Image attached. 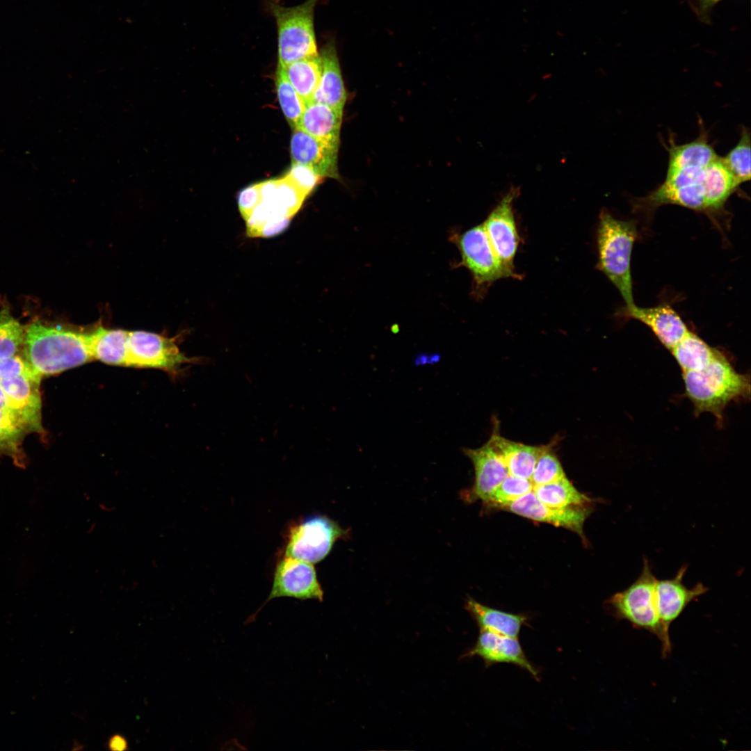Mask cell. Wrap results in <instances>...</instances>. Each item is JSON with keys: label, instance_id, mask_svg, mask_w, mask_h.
Segmentation results:
<instances>
[{"label": "cell", "instance_id": "cell-8", "mask_svg": "<svg viewBox=\"0 0 751 751\" xmlns=\"http://www.w3.org/2000/svg\"><path fill=\"white\" fill-rule=\"evenodd\" d=\"M451 240L457 245L461 255L458 266L467 268L472 275L474 291H478L501 278L517 277L514 270L507 268L499 259L483 225L460 234H453Z\"/></svg>", "mask_w": 751, "mask_h": 751}, {"label": "cell", "instance_id": "cell-7", "mask_svg": "<svg viewBox=\"0 0 751 751\" xmlns=\"http://www.w3.org/2000/svg\"><path fill=\"white\" fill-rule=\"evenodd\" d=\"M348 535V530L326 516H310L289 528L284 556L314 565L328 556L337 540Z\"/></svg>", "mask_w": 751, "mask_h": 751}, {"label": "cell", "instance_id": "cell-10", "mask_svg": "<svg viewBox=\"0 0 751 751\" xmlns=\"http://www.w3.org/2000/svg\"><path fill=\"white\" fill-rule=\"evenodd\" d=\"M323 595L314 565L284 556L277 563L272 588L262 606L280 597L322 601Z\"/></svg>", "mask_w": 751, "mask_h": 751}, {"label": "cell", "instance_id": "cell-35", "mask_svg": "<svg viewBox=\"0 0 751 751\" xmlns=\"http://www.w3.org/2000/svg\"><path fill=\"white\" fill-rule=\"evenodd\" d=\"M284 176L307 195L322 179L309 168L300 164H292Z\"/></svg>", "mask_w": 751, "mask_h": 751}, {"label": "cell", "instance_id": "cell-39", "mask_svg": "<svg viewBox=\"0 0 751 751\" xmlns=\"http://www.w3.org/2000/svg\"><path fill=\"white\" fill-rule=\"evenodd\" d=\"M0 409L3 410H5V411H8V412H11L10 410V407H9L8 398H7V396H6V395L4 391L3 390L1 385H0Z\"/></svg>", "mask_w": 751, "mask_h": 751}, {"label": "cell", "instance_id": "cell-32", "mask_svg": "<svg viewBox=\"0 0 751 751\" xmlns=\"http://www.w3.org/2000/svg\"><path fill=\"white\" fill-rule=\"evenodd\" d=\"M552 447V444H547L535 464L530 479L533 486L551 483L566 476Z\"/></svg>", "mask_w": 751, "mask_h": 751}, {"label": "cell", "instance_id": "cell-15", "mask_svg": "<svg viewBox=\"0 0 751 751\" xmlns=\"http://www.w3.org/2000/svg\"><path fill=\"white\" fill-rule=\"evenodd\" d=\"M40 381L41 379L26 376L0 380V385L8 398L10 411L27 433L43 431Z\"/></svg>", "mask_w": 751, "mask_h": 751}, {"label": "cell", "instance_id": "cell-9", "mask_svg": "<svg viewBox=\"0 0 751 751\" xmlns=\"http://www.w3.org/2000/svg\"><path fill=\"white\" fill-rule=\"evenodd\" d=\"M195 362L179 350L172 338L146 331H128L126 366L177 374L182 366Z\"/></svg>", "mask_w": 751, "mask_h": 751}, {"label": "cell", "instance_id": "cell-28", "mask_svg": "<svg viewBox=\"0 0 751 751\" xmlns=\"http://www.w3.org/2000/svg\"><path fill=\"white\" fill-rule=\"evenodd\" d=\"M24 427L11 412L0 409V453L10 457L16 465H24L22 443Z\"/></svg>", "mask_w": 751, "mask_h": 751}, {"label": "cell", "instance_id": "cell-17", "mask_svg": "<svg viewBox=\"0 0 751 751\" xmlns=\"http://www.w3.org/2000/svg\"><path fill=\"white\" fill-rule=\"evenodd\" d=\"M620 313L645 324L670 351L689 331L679 314L668 305L641 307L634 303L625 305Z\"/></svg>", "mask_w": 751, "mask_h": 751}, {"label": "cell", "instance_id": "cell-38", "mask_svg": "<svg viewBox=\"0 0 751 751\" xmlns=\"http://www.w3.org/2000/svg\"><path fill=\"white\" fill-rule=\"evenodd\" d=\"M720 1L722 0H698L697 10L700 15H706Z\"/></svg>", "mask_w": 751, "mask_h": 751}, {"label": "cell", "instance_id": "cell-36", "mask_svg": "<svg viewBox=\"0 0 751 751\" xmlns=\"http://www.w3.org/2000/svg\"><path fill=\"white\" fill-rule=\"evenodd\" d=\"M260 198V183L254 184L243 189L239 194L238 204L240 213L245 218L255 207Z\"/></svg>", "mask_w": 751, "mask_h": 751}, {"label": "cell", "instance_id": "cell-37", "mask_svg": "<svg viewBox=\"0 0 751 751\" xmlns=\"http://www.w3.org/2000/svg\"><path fill=\"white\" fill-rule=\"evenodd\" d=\"M127 738L120 734H114L107 741V747L111 751H124L128 749Z\"/></svg>", "mask_w": 751, "mask_h": 751}, {"label": "cell", "instance_id": "cell-26", "mask_svg": "<svg viewBox=\"0 0 751 751\" xmlns=\"http://www.w3.org/2000/svg\"><path fill=\"white\" fill-rule=\"evenodd\" d=\"M283 68L288 80L302 99L305 104L312 101L322 72L320 54L298 60Z\"/></svg>", "mask_w": 751, "mask_h": 751}, {"label": "cell", "instance_id": "cell-27", "mask_svg": "<svg viewBox=\"0 0 751 751\" xmlns=\"http://www.w3.org/2000/svg\"><path fill=\"white\" fill-rule=\"evenodd\" d=\"M536 496L545 505L556 508L583 506L592 500L579 492L565 476L547 484L533 486Z\"/></svg>", "mask_w": 751, "mask_h": 751}, {"label": "cell", "instance_id": "cell-4", "mask_svg": "<svg viewBox=\"0 0 751 751\" xmlns=\"http://www.w3.org/2000/svg\"><path fill=\"white\" fill-rule=\"evenodd\" d=\"M654 575L646 558L637 579L627 588L616 592L606 600L609 612L615 617L628 621L638 629L655 635L661 643V652L666 658L672 651L670 636L662 629L656 605Z\"/></svg>", "mask_w": 751, "mask_h": 751}, {"label": "cell", "instance_id": "cell-12", "mask_svg": "<svg viewBox=\"0 0 751 751\" xmlns=\"http://www.w3.org/2000/svg\"><path fill=\"white\" fill-rule=\"evenodd\" d=\"M502 508L536 522L569 529L578 533L582 539H584V523L591 512L588 506L563 508L549 507L542 503L533 490Z\"/></svg>", "mask_w": 751, "mask_h": 751}, {"label": "cell", "instance_id": "cell-24", "mask_svg": "<svg viewBox=\"0 0 751 751\" xmlns=\"http://www.w3.org/2000/svg\"><path fill=\"white\" fill-rule=\"evenodd\" d=\"M465 608L477 623L480 631L505 636L517 638L522 627L528 621V617L523 614L492 608L470 597L465 602Z\"/></svg>", "mask_w": 751, "mask_h": 751}, {"label": "cell", "instance_id": "cell-34", "mask_svg": "<svg viewBox=\"0 0 751 751\" xmlns=\"http://www.w3.org/2000/svg\"><path fill=\"white\" fill-rule=\"evenodd\" d=\"M19 376L36 379H42V377L27 360L23 351L8 358L0 360V380Z\"/></svg>", "mask_w": 751, "mask_h": 751}, {"label": "cell", "instance_id": "cell-14", "mask_svg": "<svg viewBox=\"0 0 751 751\" xmlns=\"http://www.w3.org/2000/svg\"><path fill=\"white\" fill-rule=\"evenodd\" d=\"M339 147L338 144L319 140L296 128L290 145L292 164L305 165L321 178L338 179Z\"/></svg>", "mask_w": 751, "mask_h": 751}, {"label": "cell", "instance_id": "cell-33", "mask_svg": "<svg viewBox=\"0 0 751 751\" xmlns=\"http://www.w3.org/2000/svg\"><path fill=\"white\" fill-rule=\"evenodd\" d=\"M530 479L508 475L495 489L486 502L502 508L533 490Z\"/></svg>", "mask_w": 751, "mask_h": 751}, {"label": "cell", "instance_id": "cell-20", "mask_svg": "<svg viewBox=\"0 0 751 751\" xmlns=\"http://www.w3.org/2000/svg\"><path fill=\"white\" fill-rule=\"evenodd\" d=\"M504 460L510 475L531 479L535 464L547 444L531 446L510 440L501 435L497 422L490 438Z\"/></svg>", "mask_w": 751, "mask_h": 751}, {"label": "cell", "instance_id": "cell-18", "mask_svg": "<svg viewBox=\"0 0 751 751\" xmlns=\"http://www.w3.org/2000/svg\"><path fill=\"white\" fill-rule=\"evenodd\" d=\"M478 656L485 667L496 663H511L527 670L535 679L538 671L526 658L517 638L499 635L488 631H480L474 646L462 658Z\"/></svg>", "mask_w": 751, "mask_h": 751}, {"label": "cell", "instance_id": "cell-16", "mask_svg": "<svg viewBox=\"0 0 751 751\" xmlns=\"http://www.w3.org/2000/svg\"><path fill=\"white\" fill-rule=\"evenodd\" d=\"M687 570L683 565L674 578L656 579L655 592L660 623L664 633L668 636L670 624L681 614L686 607L708 590L707 587L698 583L691 588L683 583Z\"/></svg>", "mask_w": 751, "mask_h": 751}, {"label": "cell", "instance_id": "cell-19", "mask_svg": "<svg viewBox=\"0 0 751 751\" xmlns=\"http://www.w3.org/2000/svg\"><path fill=\"white\" fill-rule=\"evenodd\" d=\"M320 55L322 72L312 101L344 111L347 93L333 40L328 41L324 45Z\"/></svg>", "mask_w": 751, "mask_h": 751}, {"label": "cell", "instance_id": "cell-23", "mask_svg": "<svg viewBox=\"0 0 751 751\" xmlns=\"http://www.w3.org/2000/svg\"><path fill=\"white\" fill-rule=\"evenodd\" d=\"M89 351L93 360L103 363L126 366L128 331L108 329L99 325L86 332Z\"/></svg>", "mask_w": 751, "mask_h": 751}, {"label": "cell", "instance_id": "cell-21", "mask_svg": "<svg viewBox=\"0 0 751 751\" xmlns=\"http://www.w3.org/2000/svg\"><path fill=\"white\" fill-rule=\"evenodd\" d=\"M343 111L310 101L305 104L297 129L319 140L339 145Z\"/></svg>", "mask_w": 751, "mask_h": 751}, {"label": "cell", "instance_id": "cell-30", "mask_svg": "<svg viewBox=\"0 0 751 751\" xmlns=\"http://www.w3.org/2000/svg\"><path fill=\"white\" fill-rule=\"evenodd\" d=\"M275 86L278 101L291 127H297L305 108V103L288 80L284 69L277 65Z\"/></svg>", "mask_w": 751, "mask_h": 751}, {"label": "cell", "instance_id": "cell-1", "mask_svg": "<svg viewBox=\"0 0 751 751\" xmlns=\"http://www.w3.org/2000/svg\"><path fill=\"white\" fill-rule=\"evenodd\" d=\"M682 375L685 394L692 402L695 413L709 412L719 423H722L723 411L731 402L750 396L749 375L736 371L720 350L704 369Z\"/></svg>", "mask_w": 751, "mask_h": 751}, {"label": "cell", "instance_id": "cell-25", "mask_svg": "<svg viewBox=\"0 0 751 751\" xmlns=\"http://www.w3.org/2000/svg\"><path fill=\"white\" fill-rule=\"evenodd\" d=\"M670 352L684 373L704 369L714 359L719 350L689 330Z\"/></svg>", "mask_w": 751, "mask_h": 751}, {"label": "cell", "instance_id": "cell-11", "mask_svg": "<svg viewBox=\"0 0 751 751\" xmlns=\"http://www.w3.org/2000/svg\"><path fill=\"white\" fill-rule=\"evenodd\" d=\"M518 195L519 189L512 188L483 224L496 255L507 268L512 270L514 257L520 240L512 211V202Z\"/></svg>", "mask_w": 751, "mask_h": 751}, {"label": "cell", "instance_id": "cell-2", "mask_svg": "<svg viewBox=\"0 0 751 751\" xmlns=\"http://www.w3.org/2000/svg\"><path fill=\"white\" fill-rule=\"evenodd\" d=\"M23 353L42 376L61 373L93 360L86 332L35 321L26 328Z\"/></svg>", "mask_w": 751, "mask_h": 751}, {"label": "cell", "instance_id": "cell-31", "mask_svg": "<svg viewBox=\"0 0 751 751\" xmlns=\"http://www.w3.org/2000/svg\"><path fill=\"white\" fill-rule=\"evenodd\" d=\"M722 159L739 185L750 179V132L748 128H741L738 142Z\"/></svg>", "mask_w": 751, "mask_h": 751}, {"label": "cell", "instance_id": "cell-3", "mask_svg": "<svg viewBox=\"0 0 751 751\" xmlns=\"http://www.w3.org/2000/svg\"><path fill=\"white\" fill-rule=\"evenodd\" d=\"M637 236L634 221L601 211L597 227V268L617 289L626 306L634 304L631 258Z\"/></svg>", "mask_w": 751, "mask_h": 751}, {"label": "cell", "instance_id": "cell-13", "mask_svg": "<svg viewBox=\"0 0 751 751\" xmlns=\"http://www.w3.org/2000/svg\"><path fill=\"white\" fill-rule=\"evenodd\" d=\"M471 461L475 472L474 484L462 496L467 501L481 499L487 501L492 493L509 475L507 466L501 455L489 440L477 449H462Z\"/></svg>", "mask_w": 751, "mask_h": 751}, {"label": "cell", "instance_id": "cell-22", "mask_svg": "<svg viewBox=\"0 0 751 751\" xmlns=\"http://www.w3.org/2000/svg\"><path fill=\"white\" fill-rule=\"evenodd\" d=\"M700 134L693 140L677 145L674 137L669 138L665 148L668 153L667 171H674L684 167L706 166L717 159L713 145L709 143V134L702 122H700Z\"/></svg>", "mask_w": 751, "mask_h": 751}, {"label": "cell", "instance_id": "cell-6", "mask_svg": "<svg viewBox=\"0 0 751 751\" xmlns=\"http://www.w3.org/2000/svg\"><path fill=\"white\" fill-rule=\"evenodd\" d=\"M318 0H307L292 7L270 5L277 29L278 65L288 64L318 54L314 31V9Z\"/></svg>", "mask_w": 751, "mask_h": 751}, {"label": "cell", "instance_id": "cell-29", "mask_svg": "<svg viewBox=\"0 0 751 751\" xmlns=\"http://www.w3.org/2000/svg\"><path fill=\"white\" fill-rule=\"evenodd\" d=\"M26 328L12 315L8 305L0 309V360L23 351Z\"/></svg>", "mask_w": 751, "mask_h": 751}, {"label": "cell", "instance_id": "cell-5", "mask_svg": "<svg viewBox=\"0 0 751 751\" xmlns=\"http://www.w3.org/2000/svg\"><path fill=\"white\" fill-rule=\"evenodd\" d=\"M285 176L260 182L259 201L244 218L250 237H270L282 232L307 197Z\"/></svg>", "mask_w": 751, "mask_h": 751}]
</instances>
